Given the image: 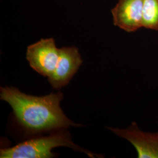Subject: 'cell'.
Segmentation results:
<instances>
[{"label": "cell", "instance_id": "obj_1", "mask_svg": "<svg viewBox=\"0 0 158 158\" xmlns=\"http://www.w3.org/2000/svg\"><path fill=\"white\" fill-rule=\"evenodd\" d=\"M0 97L10 105L17 123L29 134L82 126L64 114L60 106L63 97L60 91L38 97L25 94L14 87H5L0 89Z\"/></svg>", "mask_w": 158, "mask_h": 158}, {"label": "cell", "instance_id": "obj_2", "mask_svg": "<svg viewBox=\"0 0 158 158\" xmlns=\"http://www.w3.org/2000/svg\"><path fill=\"white\" fill-rule=\"evenodd\" d=\"M59 147L72 148L85 153L91 158L96 155L79 147L72 141L69 132L66 129L57 130L50 135L31 138L11 148L1 149V158H51L56 154L52 149Z\"/></svg>", "mask_w": 158, "mask_h": 158}, {"label": "cell", "instance_id": "obj_3", "mask_svg": "<svg viewBox=\"0 0 158 158\" xmlns=\"http://www.w3.org/2000/svg\"><path fill=\"white\" fill-rule=\"evenodd\" d=\"M60 53L53 38L42 39L27 48L26 58L34 70L49 77L55 70Z\"/></svg>", "mask_w": 158, "mask_h": 158}, {"label": "cell", "instance_id": "obj_4", "mask_svg": "<svg viewBox=\"0 0 158 158\" xmlns=\"http://www.w3.org/2000/svg\"><path fill=\"white\" fill-rule=\"evenodd\" d=\"M115 135L130 142L138 158H158V132L142 131L135 122L127 128L108 127Z\"/></svg>", "mask_w": 158, "mask_h": 158}, {"label": "cell", "instance_id": "obj_5", "mask_svg": "<svg viewBox=\"0 0 158 158\" xmlns=\"http://www.w3.org/2000/svg\"><path fill=\"white\" fill-rule=\"evenodd\" d=\"M83 63V60L76 47H63L56 68L48 77L53 88L59 89L68 85Z\"/></svg>", "mask_w": 158, "mask_h": 158}, {"label": "cell", "instance_id": "obj_6", "mask_svg": "<svg viewBox=\"0 0 158 158\" xmlns=\"http://www.w3.org/2000/svg\"><path fill=\"white\" fill-rule=\"evenodd\" d=\"M143 0H119L112 10L114 25L127 32L142 28Z\"/></svg>", "mask_w": 158, "mask_h": 158}, {"label": "cell", "instance_id": "obj_7", "mask_svg": "<svg viewBox=\"0 0 158 158\" xmlns=\"http://www.w3.org/2000/svg\"><path fill=\"white\" fill-rule=\"evenodd\" d=\"M142 27L158 31V0H143Z\"/></svg>", "mask_w": 158, "mask_h": 158}]
</instances>
